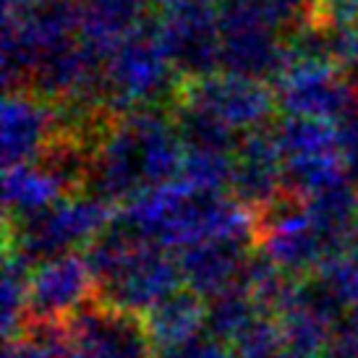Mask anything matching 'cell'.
Returning a JSON list of instances; mask_svg holds the SVG:
<instances>
[{"instance_id": "8", "label": "cell", "mask_w": 358, "mask_h": 358, "mask_svg": "<svg viewBox=\"0 0 358 358\" xmlns=\"http://www.w3.org/2000/svg\"><path fill=\"white\" fill-rule=\"evenodd\" d=\"M259 230L257 241L262 257L288 275H308L319 272L329 259H335L340 249L311 217L306 201L285 191L267 209L257 212Z\"/></svg>"}, {"instance_id": "21", "label": "cell", "mask_w": 358, "mask_h": 358, "mask_svg": "<svg viewBox=\"0 0 358 358\" xmlns=\"http://www.w3.org/2000/svg\"><path fill=\"white\" fill-rule=\"evenodd\" d=\"M29 262L16 251L6 249L3 290H0V319L6 340L21 338L29 329Z\"/></svg>"}, {"instance_id": "2", "label": "cell", "mask_w": 358, "mask_h": 358, "mask_svg": "<svg viewBox=\"0 0 358 358\" xmlns=\"http://www.w3.org/2000/svg\"><path fill=\"white\" fill-rule=\"evenodd\" d=\"M115 222L136 238L162 249H189L212 238L254 241L259 230L257 212L241 204L228 191H201L186 180L152 189L129 201Z\"/></svg>"}, {"instance_id": "11", "label": "cell", "mask_w": 358, "mask_h": 358, "mask_svg": "<svg viewBox=\"0 0 358 358\" xmlns=\"http://www.w3.org/2000/svg\"><path fill=\"white\" fill-rule=\"evenodd\" d=\"M272 90L285 115L327 123H338L358 97L345 73L324 60H285Z\"/></svg>"}, {"instance_id": "25", "label": "cell", "mask_w": 358, "mask_h": 358, "mask_svg": "<svg viewBox=\"0 0 358 358\" xmlns=\"http://www.w3.org/2000/svg\"><path fill=\"white\" fill-rule=\"evenodd\" d=\"M230 348L238 358H275L278 353H282L285 340H282L278 317L259 314L249 327L236 338V343Z\"/></svg>"}, {"instance_id": "28", "label": "cell", "mask_w": 358, "mask_h": 358, "mask_svg": "<svg viewBox=\"0 0 358 358\" xmlns=\"http://www.w3.org/2000/svg\"><path fill=\"white\" fill-rule=\"evenodd\" d=\"M204 358H238L233 350H228L225 345L215 343L212 338H207V348H204Z\"/></svg>"}, {"instance_id": "4", "label": "cell", "mask_w": 358, "mask_h": 358, "mask_svg": "<svg viewBox=\"0 0 358 358\" xmlns=\"http://www.w3.org/2000/svg\"><path fill=\"white\" fill-rule=\"evenodd\" d=\"M113 217L110 204L102 199L92 194H73L34 217L8 222V249L37 267L48 259L73 254L81 246L87 249L110 228Z\"/></svg>"}, {"instance_id": "10", "label": "cell", "mask_w": 358, "mask_h": 358, "mask_svg": "<svg viewBox=\"0 0 358 358\" xmlns=\"http://www.w3.org/2000/svg\"><path fill=\"white\" fill-rule=\"evenodd\" d=\"M178 102L204 110L212 118L236 131L238 136L269 129V120L278 108L275 90L267 81L236 76L228 71H217V73L180 84Z\"/></svg>"}, {"instance_id": "26", "label": "cell", "mask_w": 358, "mask_h": 358, "mask_svg": "<svg viewBox=\"0 0 358 358\" xmlns=\"http://www.w3.org/2000/svg\"><path fill=\"white\" fill-rule=\"evenodd\" d=\"M204 348H207V335L191 340V343H183V345H176V348L159 350L155 358H204Z\"/></svg>"}, {"instance_id": "15", "label": "cell", "mask_w": 358, "mask_h": 358, "mask_svg": "<svg viewBox=\"0 0 358 358\" xmlns=\"http://www.w3.org/2000/svg\"><path fill=\"white\" fill-rule=\"evenodd\" d=\"M285 191V168L272 136V126L246 134L233 155L230 194L249 209L262 212Z\"/></svg>"}, {"instance_id": "13", "label": "cell", "mask_w": 358, "mask_h": 358, "mask_svg": "<svg viewBox=\"0 0 358 358\" xmlns=\"http://www.w3.org/2000/svg\"><path fill=\"white\" fill-rule=\"evenodd\" d=\"M97 293L87 257L73 251L31 267L29 275V327L60 324L90 306Z\"/></svg>"}, {"instance_id": "24", "label": "cell", "mask_w": 358, "mask_h": 358, "mask_svg": "<svg viewBox=\"0 0 358 358\" xmlns=\"http://www.w3.org/2000/svg\"><path fill=\"white\" fill-rule=\"evenodd\" d=\"M3 358H79L60 324H31L21 338L8 340Z\"/></svg>"}, {"instance_id": "1", "label": "cell", "mask_w": 358, "mask_h": 358, "mask_svg": "<svg viewBox=\"0 0 358 358\" xmlns=\"http://www.w3.org/2000/svg\"><path fill=\"white\" fill-rule=\"evenodd\" d=\"M183 159L176 120L159 110H134L97 141L90 191L110 207H126L141 194L178 180Z\"/></svg>"}, {"instance_id": "16", "label": "cell", "mask_w": 358, "mask_h": 358, "mask_svg": "<svg viewBox=\"0 0 358 358\" xmlns=\"http://www.w3.org/2000/svg\"><path fill=\"white\" fill-rule=\"evenodd\" d=\"M251 241L241 238H212L194 243L176 254L183 285L199 299L212 301L215 296L241 285L243 272L249 267Z\"/></svg>"}, {"instance_id": "29", "label": "cell", "mask_w": 358, "mask_h": 358, "mask_svg": "<svg viewBox=\"0 0 358 358\" xmlns=\"http://www.w3.org/2000/svg\"><path fill=\"white\" fill-rule=\"evenodd\" d=\"M275 358H301V356H296V353H293V350H288V348H285V350H282V353H278V356H275Z\"/></svg>"}, {"instance_id": "17", "label": "cell", "mask_w": 358, "mask_h": 358, "mask_svg": "<svg viewBox=\"0 0 358 358\" xmlns=\"http://www.w3.org/2000/svg\"><path fill=\"white\" fill-rule=\"evenodd\" d=\"M79 37L108 55L129 34L144 29L150 0H76Z\"/></svg>"}, {"instance_id": "9", "label": "cell", "mask_w": 358, "mask_h": 358, "mask_svg": "<svg viewBox=\"0 0 358 358\" xmlns=\"http://www.w3.org/2000/svg\"><path fill=\"white\" fill-rule=\"evenodd\" d=\"M272 136L285 168V189L299 199H308L345 180L335 123L285 115L272 126Z\"/></svg>"}, {"instance_id": "5", "label": "cell", "mask_w": 358, "mask_h": 358, "mask_svg": "<svg viewBox=\"0 0 358 358\" xmlns=\"http://www.w3.org/2000/svg\"><path fill=\"white\" fill-rule=\"evenodd\" d=\"M178 71L157 45L152 27L129 34L105 58V105L120 115L134 110H157L176 87Z\"/></svg>"}, {"instance_id": "3", "label": "cell", "mask_w": 358, "mask_h": 358, "mask_svg": "<svg viewBox=\"0 0 358 358\" xmlns=\"http://www.w3.org/2000/svg\"><path fill=\"white\" fill-rule=\"evenodd\" d=\"M84 257L97 280V301L129 314L147 317L183 285L178 259L157 243L136 238L115 220Z\"/></svg>"}, {"instance_id": "19", "label": "cell", "mask_w": 358, "mask_h": 358, "mask_svg": "<svg viewBox=\"0 0 358 358\" xmlns=\"http://www.w3.org/2000/svg\"><path fill=\"white\" fill-rule=\"evenodd\" d=\"M144 319L159 350L176 348L201 338V332L207 327V301L183 288L152 308Z\"/></svg>"}, {"instance_id": "27", "label": "cell", "mask_w": 358, "mask_h": 358, "mask_svg": "<svg viewBox=\"0 0 358 358\" xmlns=\"http://www.w3.org/2000/svg\"><path fill=\"white\" fill-rule=\"evenodd\" d=\"M322 358H358V340L348 335H335Z\"/></svg>"}, {"instance_id": "18", "label": "cell", "mask_w": 358, "mask_h": 358, "mask_svg": "<svg viewBox=\"0 0 358 358\" xmlns=\"http://www.w3.org/2000/svg\"><path fill=\"white\" fill-rule=\"evenodd\" d=\"M66 199V191L58 186L40 162L6 168L3 176V207L8 222H21L34 215H40L52 204Z\"/></svg>"}, {"instance_id": "23", "label": "cell", "mask_w": 358, "mask_h": 358, "mask_svg": "<svg viewBox=\"0 0 358 358\" xmlns=\"http://www.w3.org/2000/svg\"><path fill=\"white\" fill-rule=\"evenodd\" d=\"M278 322L282 329L285 348L301 358H322L324 350L329 348V343L335 340L332 338L335 329L322 317H317L311 308L303 306L299 301V293H296V301L278 317Z\"/></svg>"}, {"instance_id": "12", "label": "cell", "mask_w": 358, "mask_h": 358, "mask_svg": "<svg viewBox=\"0 0 358 358\" xmlns=\"http://www.w3.org/2000/svg\"><path fill=\"white\" fill-rule=\"evenodd\" d=\"M79 358H155L157 345L147 319L92 301L66 322Z\"/></svg>"}, {"instance_id": "6", "label": "cell", "mask_w": 358, "mask_h": 358, "mask_svg": "<svg viewBox=\"0 0 358 358\" xmlns=\"http://www.w3.org/2000/svg\"><path fill=\"white\" fill-rule=\"evenodd\" d=\"M285 66L280 21L262 0H220V71L275 81Z\"/></svg>"}, {"instance_id": "7", "label": "cell", "mask_w": 358, "mask_h": 358, "mask_svg": "<svg viewBox=\"0 0 358 358\" xmlns=\"http://www.w3.org/2000/svg\"><path fill=\"white\" fill-rule=\"evenodd\" d=\"M150 27L186 81L220 71V0H159Z\"/></svg>"}, {"instance_id": "14", "label": "cell", "mask_w": 358, "mask_h": 358, "mask_svg": "<svg viewBox=\"0 0 358 358\" xmlns=\"http://www.w3.org/2000/svg\"><path fill=\"white\" fill-rule=\"evenodd\" d=\"M58 134V110L27 90L8 92L0 110L3 168L29 165L42 157Z\"/></svg>"}, {"instance_id": "20", "label": "cell", "mask_w": 358, "mask_h": 358, "mask_svg": "<svg viewBox=\"0 0 358 358\" xmlns=\"http://www.w3.org/2000/svg\"><path fill=\"white\" fill-rule=\"evenodd\" d=\"M173 120L178 136L183 141L186 152H207V155H236L238 144L243 136H238L233 129H228L225 123H220L217 118H212L209 113L178 102L173 110Z\"/></svg>"}, {"instance_id": "22", "label": "cell", "mask_w": 358, "mask_h": 358, "mask_svg": "<svg viewBox=\"0 0 358 358\" xmlns=\"http://www.w3.org/2000/svg\"><path fill=\"white\" fill-rule=\"evenodd\" d=\"M264 314L257 306V301L251 299V293L243 285L225 290L207 301V338H212L220 345H233L243 329L249 327L251 322Z\"/></svg>"}]
</instances>
